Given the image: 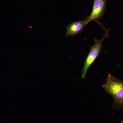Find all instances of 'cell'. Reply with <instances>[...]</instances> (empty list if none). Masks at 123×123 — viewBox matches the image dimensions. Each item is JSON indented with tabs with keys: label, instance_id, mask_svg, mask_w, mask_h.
Instances as JSON below:
<instances>
[{
	"label": "cell",
	"instance_id": "obj_5",
	"mask_svg": "<svg viewBox=\"0 0 123 123\" xmlns=\"http://www.w3.org/2000/svg\"><path fill=\"white\" fill-rule=\"evenodd\" d=\"M121 123H123V121H121Z\"/></svg>",
	"mask_w": 123,
	"mask_h": 123
},
{
	"label": "cell",
	"instance_id": "obj_2",
	"mask_svg": "<svg viewBox=\"0 0 123 123\" xmlns=\"http://www.w3.org/2000/svg\"><path fill=\"white\" fill-rule=\"evenodd\" d=\"M109 31V30H105V34L104 37L102 39H94V44L91 47L90 51L86 57L82 68L81 73L82 78H85L88 69L101 54V49L103 47L102 43L105 38L108 37L110 36Z\"/></svg>",
	"mask_w": 123,
	"mask_h": 123
},
{
	"label": "cell",
	"instance_id": "obj_6",
	"mask_svg": "<svg viewBox=\"0 0 123 123\" xmlns=\"http://www.w3.org/2000/svg\"><path fill=\"white\" fill-rule=\"evenodd\" d=\"M0 123H1V122H0Z\"/></svg>",
	"mask_w": 123,
	"mask_h": 123
},
{
	"label": "cell",
	"instance_id": "obj_1",
	"mask_svg": "<svg viewBox=\"0 0 123 123\" xmlns=\"http://www.w3.org/2000/svg\"><path fill=\"white\" fill-rule=\"evenodd\" d=\"M102 87L105 92L113 98V108L115 110H123V80L108 74Z\"/></svg>",
	"mask_w": 123,
	"mask_h": 123
},
{
	"label": "cell",
	"instance_id": "obj_3",
	"mask_svg": "<svg viewBox=\"0 0 123 123\" xmlns=\"http://www.w3.org/2000/svg\"><path fill=\"white\" fill-rule=\"evenodd\" d=\"M107 0H94L93 5L91 13L89 16L86 18L87 19L88 24L92 21L96 22L99 23L97 20L101 19L103 16L106 9ZM99 24L103 27L102 25Z\"/></svg>",
	"mask_w": 123,
	"mask_h": 123
},
{
	"label": "cell",
	"instance_id": "obj_4",
	"mask_svg": "<svg viewBox=\"0 0 123 123\" xmlns=\"http://www.w3.org/2000/svg\"><path fill=\"white\" fill-rule=\"evenodd\" d=\"M87 24L86 18L84 20L72 23L67 26L65 36L68 37L77 35L83 31Z\"/></svg>",
	"mask_w": 123,
	"mask_h": 123
}]
</instances>
